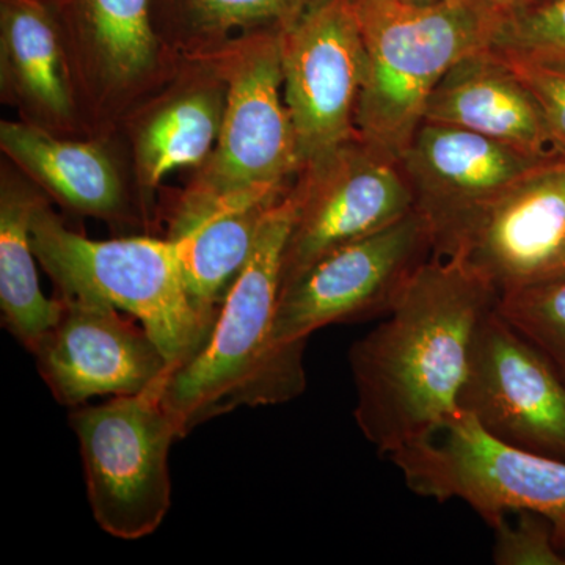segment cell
I'll use <instances>...</instances> for the list:
<instances>
[{"mask_svg":"<svg viewBox=\"0 0 565 565\" xmlns=\"http://www.w3.org/2000/svg\"><path fill=\"white\" fill-rule=\"evenodd\" d=\"M500 294L459 258L433 256L349 351L353 416L379 455L427 440L457 414L471 343Z\"/></svg>","mask_w":565,"mask_h":565,"instance_id":"1","label":"cell"},{"mask_svg":"<svg viewBox=\"0 0 565 565\" xmlns=\"http://www.w3.org/2000/svg\"><path fill=\"white\" fill-rule=\"evenodd\" d=\"M294 217L296 200L288 193L264 218L202 348L167 375L161 399L180 437L239 407L288 403L307 388L305 345L281 348L274 338Z\"/></svg>","mask_w":565,"mask_h":565,"instance_id":"2","label":"cell"},{"mask_svg":"<svg viewBox=\"0 0 565 565\" xmlns=\"http://www.w3.org/2000/svg\"><path fill=\"white\" fill-rule=\"evenodd\" d=\"M366 74L355 134L399 159L438 82L457 62L489 50L505 17L486 0H355Z\"/></svg>","mask_w":565,"mask_h":565,"instance_id":"3","label":"cell"},{"mask_svg":"<svg viewBox=\"0 0 565 565\" xmlns=\"http://www.w3.org/2000/svg\"><path fill=\"white\" fill-rule=\"evenodd\" d=\"M32 245L58 296L90 294L132 316L161 348L170 371L202 348L214 326L215 318L193 302L180 252L169 237L88 239L40 202Z\"/></svg>","mask_w":565,"mask_h":565,"instance_id":"4","label":"cell"},{"mask_svg":"<svg viewBox=\"0 0 565 565\" xmlns=\"http://www.w3.org/2000/svg\"><path fill=\"white\" fill-rule=\"evenodd\" d=\"M162 385L70 414L93 516L121 541L154 533L172 505L169 456L181 437L162 403Z\"/></svg>","mask_w":565,"mask_h":565,"instance_id":"5","label":"cell"},{"mask_svg":"<svg viewBox=\"0 0 565 565\" xmlns=\"http://www.w3.org/2000/svg\"><path fill=\"white\" fill-rule=\"evenodd\" d=\"M412 492L460 500L494 525L530 511L565 531V460L519 448L487 433L473 416L457 414L427 440L388 457Z\"/></svg>","mask_w":565,"mask_h":565,"instance_id":"6","label":"cell"},{"mask_svg":"<svg viewBox=\"0 0 565 565\" xmlns=\"http://www.w3.org/2000/svg\"><path fill=\"white\" fill-rule=\"evenodd\" d=\"M429 253L434 255L433 234L416 210L381 232L327 253L281 289L275 343L305 345L323 327L388 313Z\"/></svg>","mask_w":565,"mask_h":565,"instance_id":"7","label":"cell"},{"mask_svg":"<svg viewBox=\"0 0 565 565\" xmlns=\"http://www.w3.org/2000/svg\"><path fill=\"white\" fill-rule=\"evenodd\" d=\"M282 256L281 289L334 248L362 239L415 210L399 159L355 136L305 166Z\"/></svg>","mask_w":565,"mask_h":565,"instance_id":"8","label":"cell"},{"mask_svg":"<svg viewBox=\"0 0 565 565\" xmlns=\"http://www.w3.org/2000/svg\"><path fill=\"white\" fill-rule=\"evenodd\" d=\"M282 93L302 169L355 137L366 52L355 0H321L280 31Z\"/></svg>","mask_w":565,"mask_h":565,"instance_id":"9","label":"cell"},{"mask_svg":"<svg viewBox=\"0 0 565 565\" xmlns=\"http://www.w3.org/2000/svg\"><path fill=\"white\" fill-rule=\"evenodd\" d=\"M457 408L505 444L565 460V379L497 307L476 329Z\"/></svg>","mask_w":565,"mask_h":565,"instance_id":"10","label":"cell"},{"mask_svg":"<svg viewBox=\"0 0 565 565\" xmlns=\"http://www.w3.org/2000/svg\"><path fill=\"white\" fill-rule=\"evenodd\" d=\"M63 311L33 355L58 403L74 408L96 396H132L163 384L170 363L147 333L90 294H61Z\"/></svg>","mask_w":565,"mask_h":565,"instance_id":"11","label":"cell"},{"mask_svg":"<svg viewBox=\"0 0 565 565\" xmlns=\"http://www.w3.org/2000/svg\"><path fill=\"white\" fill-rule=\"evenodd\" d=\"M302 169L282 93L280 31L248 41L230 79L217 148L195 188L212 192L282 189Z\"/></svg>","mask_w":565,"mask_h":565,"instance_id":"12","label":"cell"},{"mask_svg":"<svg viewBox=\"0 0 565 565\" xmlns=\"http://www.w3.org/2000/svg\"><path fill=\"white\" fill-rule=\"evenodd\" d=\"M545 161L481 134L423 121L399 162L433 234L434 256H448L487 204Z\"/></svg>","mask_w":565,"mask_h":565,"instance_id":"13","label":"cell"},{"mask_svg":"<svg viewBox=\"0 0 565 565\" xmlns=\"http://www.w3.org/2000/svg\"><path fill=\"white\" fill-rule=\"evenodd\" d=\"M565 255V156L550 159L479 212L446 258L501 296L544 281Z\"/></svg>","mask_w":565,"mask_h":565,"instance_id":"14","label":"cell"},{"mask_svg":"<svg viewBox=\"0 0 565 565\" xmlns=\"http://www.w3.org/2000/svg\"><path fill=\"white\" fill-rule=\"evenodd\" d=\"M282 196V189L222 193L200 188L184 196L169 239L180 252L188 291L204 313L217 318L250 258L264 218Z\"/></svg>","mask_w":565,"mask_h":565,"instance_id":"15","label":"cell"},{"mask_svg":"<svg viewBox=\"0 0 565 565\" xmlns=\"http://www.w3.org/2000/svg\"><path fill=\"white\" fill-rule=\"evenodd\" d=\"M423 121L457 126L535 158H561L541 104L492 47L457 62L434 88Z\"/></svg>","mask_w":565,"mask_h":565,"instance_id":"16","label":"cell"},{"mask_svg":"<svg viewBox=\"0 0 565 565\" xmlns=\"http://www.w3.org/2000/svg\"><path fill=\"white\" fill-rule=\"evenodd\" d=\"M0 145L66 206L98 217L120 214V178L96 145L55 139L36 126L13 121L0 125Z\"/></svg>","mask_w":565,"mask_h":565,"instance_id":"17","label":"cell"},{"mask_svg":"<svg viewBox=\"0 0 565 565\" xmlns=\"http://www.w3.org/2000/svg\"><path fill=\"white\" fill-rule=\"evenodd\" d=\"M3 81L33 109L66 118L73 107L58 17L47 0H0Z\"/></svg>","mask_w":565,"mask_h":565,"instance_id":"18","label":"cell"},{"mask_svg":"<svg viewBox=\"0 0 565 565\" xmlns=\"http://www.w3.org/2000/svg\"><path fill=\"white\" fill-rule=\"evenodd\" d=\"M40 200L21 185L7 184L0 199V308L3 326L28 351L61 319V299L40 288L32 245V218Z\"/></svg>","mask_w":565,"mask_h":565,"instance_id":"19","label":"cell"},{"mask_svg":"<svg viewBox=\"0 0 565 565\" xmlns=\"http://www.w3.org/2000/svg\"><path fill=\"white\" fill-rule=\"evenodd\" d=\"M85 41L115 84L151 70L158 51L152 0H47Z\"/></svg>","mask_w":565,"mask_h":565,"instance_id":"20","label":"cell"},{"mask_svg":"<svg viewBox=\"0 0 565 565\" xmlns=\"http://www.w3.org/2000/svg\"><path fill=\"white\" fill-rule=\"evenodd\" d=\"M225 103L204 90L182 96L159 111L139 140V166L147 184L156 185L181 167L199 166L221 132Z\"/></svg>","mask_w":565,"mask_h":565,"instance_id":"21","label":"cell"},{"mask_svg":"<svg viewBox=\"0 0 565 565\" xmlns=\"http://www.w3.org/2000/svg\"><path fill=\"white\" fill-rule=\"evenodd\" d=\"M321 0H152L154 18L193 35L221 36L237 29H281ZM156 21V20H154Z\"/></svg>","mask_w":565,"mask_h":565,"instance_id":"22","label":"cell"},{"mask_svg":"<svg viewBox=\"0 0 565 565\" xmlns=\"http://www.w3.org/2000/svg\"><path fill=\"white\" fill-rule=\"evenodd\" d=\"M497 310L544 351L565 379V275L504 294Z\"/></svg>","mask_w":565,"mask_h":565,"instance_id":"23","label":"cell"},{"mask_svg":"<svg viewBox=\"0 0 565 565\" xmlns=\"http://www.w3.org/2000/svg\"><path fill=\"white\" fill-rule=\"evenodd\" d=\"M492 50L505 57L565 65V0H539L505 18Z\"/></svg>","mask_w":565,"mask_h":565,"instance_id":"24","label":"cell"},{"mask_svg":"<svg viewBox=\"0 0 565 565\" xmlns=\"http://www.w3.org/2000/svg\"><path fill=\"white\" fill-rule=\"evenodd\" d=\"M511 525L508 516L492 525L493 563L498 565H565L555 542V526L535 512H516Z\"/></svg>","mask_w":565,"mask_h":565,"instance_id":"25","label":"cell"},{"mask_svg":"<svg viewBox=\"0 0 565 565\" xmlns=\"http://www.w3.org/2000/svg\"><path fill=\"white\" fill-rule=\"evenodd\" d=\"M541 104L557 150L565 156V65L505 57Z\"/></svg>","mask_w":565,"mask_h":565,"instance_id":"26","label":"cell"},{"mask_svg":"<svg viewBox=\"0 0 565 565\" xmlns=\"http://www.w3.org/2000/svg\"><path fill=\"white\" fill-rule=\"evenodd\" d=\"M486 2L500 11L501 14H504L505 18H509L526 10L527 7L535 3V0H486Z\"/></svg>","mask_w":565,"mask_h":565,"instance_id":"27","label":"cell"},{"mask_svg":"<svg viewBox=\"0 0 565 565\" xmlns=\"http://www.w3.org/2000/svg\"><path fill=\"white\" fill-rule=\"evenodd\" d=\"M564 275H565V255L563 256V259H561L559 264H557L556 269L553 270V273L550 274L548 277H546L544 281L553 280V278L564 277ZM535 285H537V282H535ZM531 286H533V285H531Z\"/></svg>","mask_w":565,"mask_h":565,"instance_id":"28","label":"cell"},{"mask_svg":"<svg viewBox=\"0 0 565 565\" xmlns=\"http://www.w3.org/2000/svg\"><path fill=\"white\" fill-rule=\"evenodd\" d=\"M555 542L557 550H559L561 556H563L565 564V531H561V533H555Z\"/></svg>","mask_w":565,"mask_h":565,"instance_id":"29","label":"cell"},{"mask_svg":"<svg viewBox=\"0 0 565 565\" xmlns=\"http://www.w3.org/2000/svg\"><path fill=\"white\" fill-rule=\"evenodd\" d=\"M401 2L412 3V6H430V3L441 2V0H401Z\"/></svg>","mask_w":565,"mask_h":565,"instance_id":"30","label":"cell"},{"mask_svg":"<svg viewBox=\"0 0 565 565\" xmlns=\"http://www.w3.org/2000/svg\"><path fill=\"white\" fill-rule=\"evenodd\" d=\"M535 2H539V0H535Z\"/></svg>","mask_w":565,"mask_h":565,"instance_id":"31","label":"cell"}]
</instances>
